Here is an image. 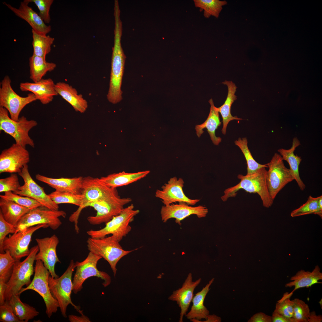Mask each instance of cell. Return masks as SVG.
I'll return each instance as SVG.
<instances>
[{
	"label": "cell",
	"mask_w": 322,
	"mask_h": 322,
	"mask_svg": "<svg viewBox=\"0 0 322 322\" xmlns=\"http://www.w3.org/2000/svg\"><path fill=\"white\" fill-rule=\"evenodd\" d=\"M267 172L266 168L263 167L251 174L245 175L239 174L237 177L240 180V182L233 186L226 189L224 192V195L221 197L222 200L225 202L230 197H235L237 192L242 189L249 193H257L260 196L264 207L267 208L271 207L273 200L270 195L267 187Z\"/></svg>",
	"instance_id": "1"
},
{
	"label": "cell",
	"mask_w": 322,
	"mask_h": 322,
	"mask_svg": "<svg viewBox=\"0 0 322 322\" xmlns=\"http://www.w3.org/2000/svg\"><path fill=\"white\" fill-rule=\"evenodd\" d=\"M122 33V28L119 26L114 28L109 88L107 95L108 101L114 104L120 102L122 99L121 88L126 56L121 44Z\"/></svg>",
	"instance_id": "2"
},
{
	"label": "cell",
	"mask_w": 322,
	"mask_h": 322,
	"mask_svg": "<svg viewBox=\"0 0 322 322\" xmlns=\"http://www.w3.org/2000/svg\"><path fill=\"white\" fill-rule=\"evenodd\" d=\"M81 194L83 199L80 205L71 215L69 220L74 224L75 232L78 233L79 228L78 220L82 210L90 203L104 199L119 195L116 188L110 187L100 178L88 176L83 177Z\"/></svg>",
	"instance_id": "3"
},
{
	"label": "cell",
	"mask_w": 322,
	"mask_h": 322,
	"mask_svg": "<svg viewBox=\"0 0 322 322\" xmlns=\"http://www.w3.org/2000/svg\"><path fill=\"white\" fill-rule=\"evenodd\" d=\"M38 251V246H35L30 249L29 254L24 260H16L5 292V301H9L13 295L18 294L23 286H27L31 283V277L34 271L33 264Z\"/></svg>",
	"instance_id": "4"
},
{
	"label": "cell",
	"mask_w": 322,
	"mask_h": 322,
	"mask_svg": "<svg viewBox=\"0 0 322 322\" xmlns=\"http://www.w3.org/2000/svg\"><path fill=\"white\" fill-rule=\"evenodd\" d=\"M86 242L89 252L101 256L108 261L114 276L117 270L116 265L118 261L123 256L136 250H125L119 242L112 235L99 238L90 237Z\"/></svg>",
	"instance_id": "5"
},
{
	"label": "cell",
	"mask_w": 322,
	"mask_h": 322,
	"mask_svg": "<svg viewBox=\"0 0 322 322\" xmlns=\"http://www.w3.org/2000/svg\"><path fill=\"white\" fill-rule=\"evenodd\" d=\"M139 212L138 210L134 209V205L131 204L124 208L119 214L106 223L103 228L97 230H90L86 233L90 237L94 238L104 237L111 234L120 242L131 231V227L130 224Z\"/></svg>",
	"instance_id": "6"
},
{
	"label": "cell",
	"mask_w": 322,
	"mask_h": 322,
	"mask_svg": "<svg viewBox=\"0 0 322 322\" xmlns=\"http://www.w3.org/2000/svg\"><path fill=\"white\" fill-rule=\"evenodd\" d=\"M76 268L75 263L71 260L67 269L60 277L54 278L49 276V285L51 293L53 297L58 301L61 312L63 316L67 318V308L71 304L78 312L80 307L72 303L71 294L73 290L72 276L73 272Z\"/></svg>",
	"instance_id": "7"
},
{
	"label": "cell",
	"mask_w": 322,
	"mask_h": 322,
	"mask_svg": "<svg viewBox=\"0 0 322 322\" xmlns=\"http://www.w3.org/2000/svg\"><path fill=\"white\" fill-rule=\"evenodd\" d=\"M38 124L33 120H28L24 116L19 117L17 121L12 119L9 116L8 112L0 106V130L3 131L14 139L16 143L26 148L28 145L34 148L33 140L29 135V131Z\"/></svg>",
	"instance_id": "8"
},
{
	"label": "cell",
	"mask_w": 322,
	"mask_h": 322,
	"mask_svg": "<svg viewBox=\"0 0 322 322\" xmlns=\"http://www.w3.org/2000/svg\"><path fill=\"white\" fill-rule=\"evenodd\" d=\"M34 267L35 274L32 281L25 288H22L18 295L28 290H32L38 293L43 298L46 307V312L50 318L56 313L59 306L57 301L52 295L48 283L50 274L48 270L40 260H36Z\"/></svg>",
	"instance_id": "9"
},
{
	"label": "cell",
	"mask_w": 322,
	"mask_h": 322,
	"mask_svg": "<svg viewBox=\"0 0 322 322\" xmlns=\"http://www.w3.org/2000/svg\"><path fill=\"white\" fill-rule=\"evenodd\" d=\"M102 258L89 252L86 258L81 262L75 263L76 271L72 281V291L77 294L83 288L84 282L88 278L95 276L103 281V285L106 287L111 282L110 276L106 273L98 270L97 264Z\"/></svg>",
	"instance_id": "10"
},
{
	"label": "cell",
	"mask_w": 322,
	"mask_h": 322,
	"mask_svg": "<svg viewBox=\"0 0 322 322\" xmlns=\"http://www.w3.org/2000/svg\"><path fill=\"white\" fill-rule=\"evenodd\" d=\"M11 83L9 77L6 75L0 83V106L7 109L12 119L17 121L24 107L37 99L32 93L25 97L20 96L12 88Z\"/></svg>",
	"instance_id": "11"
},
{
	"label": "cell",
	"mask_w": 322,
	"mask_h": 322,
	"mask_svg": "<svg viewBox=\"0 0 322 322\" xmlns=\"http://www.w3.org/2000/svg\"><path fill=\"white\" fill-rule=\"evenodd\" d=\"M131 201L130 198H121L118 195L90 203L87 207L93 208L97 212L95 215L88 217L87 220L93 225L106 223L119 214Z\"/></svg>",
	"instance_id": "12"
},
{
	"label": "cell",
	"mask_w": 322,
	"mask_h": 322,
	"mask_svg": "<svg viewBox=\"0 0 322 322\" xmlns=\"http://www.w3.org/2000/svg\"><path fill=\"white\" fill-rule=\"evenodd\" d=\"M66 216L64 211L39 207L31 210L22 217L16 227V232L40 224L47 225L52 230H56L62 223L59 217L65 218Z\"/></svg>",
	"instance_id": "13"
},
{
	"label": "cell",
	"mask_w": 322,
	"mask_h": 322,
	"mask_svg": "<svg viewBox=\"0 0 322 322\" xmlns=\"http://www.w3.org/2000/svg\"><path fill=\"white\" fill-rule=\"evenodd\" d=\"M279 154L275 153L270 162L267 163L269 170L267 174V183L270 195L274 200L276 195L294 178L289 169L285 166Z\"/></svg>",
	"instance_id": "14"
},
{
	"label": "cell",
	"mask_w": 322,
	"mask_h": 322,
	"mask_svg": "<svg viewBox=\"0 0 322 322\" xmlns=\"http://www.w3.org/2000/svg\"><path fill=\"white\" fill-rule=\"evenodd\" d=\"M48 227L46 224L38 225L10 235L3 242L4 251L8 250L16 260H20L30 253L29 246L33 233L39 229Z\"/></svg>",
	"instance_id": "15"
},
{
	"label": "cell",
	"mask_w": 322,
	"mask_h": 322,
	"mask_svg": "<svg viewBox=\"0 0 322 322\" xmlns=\"http://www.w3.org/2000/svg\"><path fill=\"white\" fill-rule=\"evenodd\" d=\"M18 174L23 179L24 184L14 193L33 199L40 203L42 206L49 209L59 210L58 205L46 193L44 188L38 185L32 178L29 171L27 164L23 167Z\"/></svg>",
	"instance_id": "16"
},
{
	"label": "cell",
	"mask_w": 322,
	"mask_h": 322,
	"mask_svg": "<svg viewBox=\"0 0 322 322\" xmlns=\"http://www.w3.org/2000/svg\"><path fill=\"white\" fill-rule=\"evenodd\" d=\"M30 160V154L26 148L13 143L0 155V173H18Z\"/></svg>",
	"instance_id": "17"
},
{
	"label": "cell",
	"mask_w": 322,
	"mask_h": 322,
	"mask_svg": "<svg viewBox=\"0 0 322 322\" xmlns=\"http://www.w3.org/2000/svg\"><path fill=\"white\" fill-rule=\"evenodd\" d=\"M184 182L181 178L174 177L171 178L167 183L161 187V190L157 189L155 196L161 199L164 205L167 206L173 203L184 202L189 205H195L199 199H191L185 194L183 190Z\"/></svg>",
	"instance_id": "18"
},
{
	"label": "cell",
	"mask_w": 322,
	"mask_h": 322,
	"mask_svg": "<svg viewBox=\"0 0 322 322\" xmlns=\"http://www.w3.org/2000/svg\"><path fill=\"white\" fill-rule=\"evenodd\" d=\"M35 241L38 251L35 256V260L41 261L54 278L59 277L55 272V266L58 262H61L56 253V248L59 240L55 234L50 237L36 238Z\"/></svg>",
	"instance_id": "19"
},
{
	"label": "cell",
	"mask_w": 322,
	"mask_h": 322,
	"mask_svg": "<svg viewBox=\"0 0 322 322\" xmlns=\"http://www.w3.org/2000/svg\"><path fill=\"white\" fill-rule=\"evenodd\" d=\"M208 212L205 206L199 205L192 207L187 203L181 202L162 206L160 214L162 221L166 222L171 218L175 219V222L180 225L181 221L191 215H196L199 218L205 217Z\"/></svg>",
	"instance_id": "20"
},
{
	"label": "cell",
	"mask_w": 322,
	"mask_h": 322,
	"mask_svg": "<svg viewBox=\"0 0 322 322\" xmlns=\"http://www.w3.org/2000/svg\"><path fill=\"white\" fill-rule=\"evenodd\" d=\"M192 274H188L181 287L173 292L168 299L176 302L181 309L179 322H183V316L187 313L193 297V292L201 281L199 278L193 281Z\"/></svg>",
	"instance_id": "21"
},
{
	"label": "cell",
	"mask_w": 322,
	"mask_h": 322,
	"mask_svg": "<svg viewBox=\"0 0 322 322\" xmlns=\"http://www.w3.org/2000/svg\"><path fill=\"white\" fill-rule=\"evenodd\" d=\"M3 4L11 10L16 16L26 21L32 29L41 34L47 35L51 30L50 25H47L38 13L29 6L25 0L21 2L18 8L4 2Z\"/></svg>",
	"instance_id": "22"
},
{
	"label": "cell",
	"mask_w": 322,
	"mask_h": 322,
	"mask_svg": "<svg viewBox=\"0 0 322 322\" xmlns=\"http://www.w3.org/2000/svg\"><path fill=\"white\" fill-rule=\"evenodd\" d=\"M53 80L50 78L43 79L36 82H23L20 83L19 88L23 92L30 91L35 95L37 100L43 104H47L52 102L55 96L58 95L55 88Z\"/></svg>",
	"instance_id": "23"
},
{
	"label": "cell",
	"mask_w": 322,
	"mask_h": 322,
	"mask_svg": "<svg viewBox=\"0 0 322 322\" xmlns=\"http://www.w3.org/2000/svg\"><path fill=\"white\" fill-rule=\"evenodd\" d=\"M35 178L37 180L47 184L55 191L81 194L83 178L82 177L54 178L37 174Z\"/></svg>",
	"instance_id": "24"
},
{
	"label": "cell",
	"mask_w": 322,
	"mask_h": 322,
	"mask_svg": "<svg viewBox=\"0 0 322 322\" xmlns=\"http://www.w3.org/2000/svg\"><path fill=\"white\" fill-rule=\"evenodd\" d=\"M55 88L58 95L69 103L75 111L81 113L86 111L88 106L87 102L72 86L60 82L55 84Z\"/></svg>",
	"instance_id": "25"
},
{
	"label": "cell",
	"mask_w": 322,
	"mask_h": 322,
	"mask_svg": "<svg viewBox=\"0 0 322 322\" xmlns=\"http://www.w3.org/2000/svg\"><path fill=\"white\" fill-rule=\"evenodd\" d=\"M214 278H212L202 290L193 296V303L190 311L185 316L191 321L196 322L202 319L206 320L209 315V312L204 305V301L209 291L210 286L213 283Z\"/></svg>",
	"instance_id": "26"
},
{
	"label": "cell",
	"mask_w": 322,
	"mask_h": 322,
	"mask_svg": "<svg viewBox=\"0 0 322 322\" xmlns=\"http://www.w3.org/2000/svg\"><path fill=\"white\" fill-rule=\"evenodd\" d=\"M290 280L292 281L287 283L285 286L286 287H294L293 290L291 292L292 294L299 288H309L315 284L321 283L318 281L322 280V273L319 266L316 265L311 272L302 270L298 271Z\"/></svg>",
	"instance_id": "27"
},
{
	"label": "cell",
	"mask_w": 322,
	"mask_h": 322,
	"mask_svg": "<svg viewBox=\"0 0 322 322\" xmlns=\"http://www.w3.org/2000/svg\"><path fill=\"white\" fill-rule=\"evenodd\" d=\"M300 145L299 141L296 137L293 139L291 148L288 149L281 148L278 150L283 160L287 161L290 166L291 172L300 190L303 191L306 186L301 179L299 173V168L302 161L300 157L295 155L294 151L296 148Z\"/></svg>",
	"instance_id": "28"
},
{
	"label": "cell",
	"mask_w": 322,
	"mask_h": 322,
	"mask_svg": "<svg viewBox=\"0 0 322 322\" xmlns=\"http://www.w3.org/2000/svg\"><path fill=\"white\" fill-rule=\"evenodd\" d=\"M210 105V111L208 118L202 124L196 125L195 129L198 137H200L203 133V129L206 128L209 134L213 143L215 145H218L222 140L219 137L215 135V131L221 124L219 117V112L217 107L214 104L213 100L211 99L209 101Z\"/></svg>",
	"instance_id": "29"
},
{
	"label": "cell",
	"mask_w": 322,
	"mask_h": 322,
	"mask_svg": "<svg viewBox=\"0 0 322 322\" xmlns=\"http://www.w3.org/2000/svg\"><path fill=\"white\" fill-rule=\"evenodd\" d=\"M145 171L134 173L122 171L113 173L100 178V180L108 186L114 188L126 185L145 177L150 173Z\"/></svg>",
	"instance_id": "30"
},
{
	"label": "cell",
	"mask_w": 322,
	"mask_h": 322,
	"mask_svg": "<svg viewBox=\"0 0 322 322\" xmlns=\"http://www.w3.org/2000/svg\"><path fill=\"white\" fill-rule=\"evenodd\" d=\"M0 208L5 220L16 227L22 217L32 210L2 198L0 199Z\"/></svg>",
	"instance_id": "31"
},
{
	"label": "cell",
	"mask_w": 322,
	"mask_h": 322,
	"mask_svg": "<svg viewBox=\"0 0 322 322\" xmlns=\"http://www.w3.org/2000/svg\"><path fill=\"white\" fill-rule=\"evenodd\" d=\"M222 83L227 86L228 94L224 103L220 107L217 108V109L222 118L223 126L222 132L223 134H225L227 126L230 121L233 120H239L242 119L237 116H233L230 112L231 106L234 101L237 99L236 96L235 95L237 87L231 81L225 80Z\"/></svg>",
	"instance_id": "32"
},
{
	"label": "cell",
	"mask_w": 322,
	"mask_h": 322,
	"mask_svg": "<svg viewBox=\"0 0 322 322\" xmlns=\"http://www.w3.org/2000/svg\"><path fill=\"white\" fill-rule=\"evenodd\" d=\"M16 261L8 250L0 253V301H5L4 295L7 283L13 271Z\"/></svg>",
	"instance_id": "33"
},
{
	"label": "cell",
	"mask_w": 322,
	"mask_h": 322,
	"mask_svg": "<svg viewBox=\"0 0 322 322\" xmlns=\"http://www.w3.org/2000/svg\"><path fill=\"white\" fill-rule=\"evenodd\" d=\"M30 78L34 82L42 79L48 72L53 70L56 66L53 63L49 62L43 58L33 55L29 59Z\"/></svg>",
	"instance_id": "34"
},
{
	"label": "cell",
	"mask_w": 322,
	"mask_h": 322,
	"mask_svg": "<svg viewBox=\"0 0 322 322\" xmlns=\"http://www.w3.org/2000/svg\"><path fill=\"white\" fill-rule=\"evenodd\" d=\"M9 301L15 314L21 322H27L39 313L34 307L22 302L18 294L13 295Z\"/></svg>",
	"instance_id": "35"
},
{
	"label": "cell",
	"mask_w": 322,
	"mask_h": 322,
	"mask_svg": "<svg viewBox=\"0 0 322 322\" xmlns=\"http://www.w3.org/2000/svg\"><path fill=\"white\" fill-rule=\"evenodd\" d=\"M33 54L46 60V55L51 51L54 38L49 35L39 33L32 29Z\"/></svg>",
	"instance_id": "36"
},
{
	"label": "cell",
	"mask_w": 322,
	"mask_h": 322,
	"mask_svg": "<svg viewBox=\"0 0 322 322\" xmlns=\"http://www.w3.org/2000/svg\"><path fill=\"white\" fill-rule=\"evenodd\" d=\"M193 2L195 7L199 8L200 11L204 10V16L207 18L211 16L218 18L222 7L227 4L225 1L219 0H194Z\"/></svg>",
	"instance_id": "37"
},
{
	"label": "cell",
	"mask_w": 322,
	"mask_h": 322,
	"mask_svg": "<svg viewBox=\"0 0 322 322\" xmlns=\"http://www.w3.org/2000/svg\"><path fill=\"white\" fill-rule=\"evenodd\" d=\"M234 143L240 149L246 160L247 164V174L253 173L263 167H268L267 164H260L254 159L248 148L246 138H239Z\"/></svg>",
	"instance_id": "38"
},
{
	"label": "cell",
	"mask_w": 322,
	"mask_h": 322,
	"mask_svg": "<svg viewBox=\"0 0 322 322\" xmlns=\"http://www.w3.org/2000/svg\"><path fill=\"white\" fill-rule=\"evenodd\" d=\"M51 199L56 204L67 203L79 207L82 203V194H75L69 192L55 191L48 194Z\"/></svg>",
	"instance_id": "39"
},
{
	"label": "cell",
	"mask_w": 322,
	"mask_h": 322,
	"mask_svg": "<svg viewBox=\"0 0 322 322\" xmlns=\"http://www.w3.org/2000/svg\"><path fill=\"white\" fill-rule=\"evenodd\" d=\"M0 197L12 201L30 210L42 206L40 203L33 199L20 196L11 191L4 192V195H0Z\"/></svg>",
	"instance_id": "40"
},
{
	"label": "cell",
	"mask_w": 322,
	"mask_h": 322,
	"mask_svg": "<svg viewBox=\"0 0 322 322\" xmlns=\"http://www.w3.org/2000/svg\"><path fill=\"white\" fill-rule=\"evenodd\" d=\"M320 197L315 198L309 196L306 202L292 211L290 213L291 216L293 217L311 214L317 215Z\"/></svg>",
	"instance_id": "41"
},
{
	"label": "cell",
	"mask_w": 322,
	"mask_h": 322,
	"mask_svg": "<svg viewBox=\"0 0 322 322\" xmlns=\"http://www.w3.org/2000/svg\"><path fill=\"white\" fill-rule=\"evenodd\" d=\"M292 294L285 293L276 304L274 312L289 318H293V304L290 298Z\"/></svg>",
	"instance_id": "42"
},
{
	"label": "cell",
	"mask_w": 322,
	"mask_h": 322,
	"mask_svg": "<svg viewBox=\"0 0 322 322\" xmlns=\"http://www.w3.org/2000/svg\"><path fill=\"white\" fill-rule=\"evenodd\" d=\"M292 300L294 302L293 318L295 322H308L310 311L308 304L297 298Z\"/></svg>",
	"instance_id": "43"
},
{
	"label": "cell",
	"mask_w": 322,
	"mask_h": 322,
	"mask_svg": "<svg viewBox=\"0 0 322 322\" xmlns=\"http://www.w3.org/2000/svg\"><path fill=\"white\" fill-rule=\"evenodd\" d=\"M28 3H33L37 7L39 13V15L45 24L50 23L51 19L50 15V7L54 1L53 0H25Z\"/></svg>",
	"instance_id": "44"
},
{
	"label": "cell",
	"mask_w": 322,
	"mask_h": 322,
	"mask_svg": "<svg viewBox=\"0 0 322 322\" xmlns=\"http://www.w3.org/2000/svg\"><path fill=\"white\" fill-rule=\"evenodd\" d=\"M17 174L12 173L6 178L0 179V192L4 193L11 191L14 193L20 186Z\"/></svg>",
	"instance_id": "45"
},
{
	"label": "cell",
	"mask_w": 322,
	"mask_h": 322,
	"mask_svg": "<svg viewBox=\"0 0 322 322\" xmlns=\"http://www.w3.org/2000/svg\"><path fill=\"white\" fill-rule=\"evenodd\" d=\"M0 321L21 322L15 314L8 301H5L3 304L0 305Z\"/></svg>",
	"instance_id": "46"
},
{
	"label": "cell",
	"mask_w": 322,
	"mask_h": 322,
	"mask_svg": "<svg viewBox=\"0 0 322 322\" xmlns=\"http://www.w3.org/2000/svg\"><path fill=\"white\" fill-rule=\"evenodd\" d=\"M16 232V227L6 221L0 211V252L4 253L3 243L7 236L9 233L13 234Z\"/></svg>",
	"instance_id": "47"
},
{
	"label": "cell",
	"mask_w": 322,
	"mask_h": 322,
	"mask_svg": "<svg viewBox=\"0 0 322 322\" xmlns=\"http://www.w3.org/2000/svg\"><path fill=\"white\" fill-rule=\"evenodd\" d=\"M248 322H272L271 316L260 312L254 315L248 320Z\"/></svg>",
	"instance_id": "48"
},
{
	"label": "cell",
	"mask_w": 322,
	"mask_h": 322,
	"mask_svg": "<svg viewBox=\"0 0 322 322\" xmlns=\"http://www.w3.org/2000/svg\"><path fill=\"white\" fill-rule=\"evenodd\" d=\"M81 314V316H77L74 315H70L68 316L69 320L71 322H90V319L83 313V311L80 310L78 312Z\"/></svg>",
	"instance_id": "49"
},
{
	"label": "cell",
	"mask_w": 322,
	"mask_h": 322,
	"mask_svg": "<svg viewBox=\"0 0 322 322\" xmlns=\"http://www.w3.org/2000/svg\"><path fill=\"white\" fill-rule=\"evenodd\" d=\"M272 322H295L293 318H289L273 312L271 316Z\"/></svg>",
	"instance_id": "50"
},
{
	"label": "cell",
	"mask_w": 322,
	"mask_h": 322,
	"mask_svg": "<svg viewBox=\"0 0 322 322\" xmlns=\"http://www.w3.org/2000/svg\"><path fill=\"white\" fill-rule=\"evenodd\" d=\"M308 322H321L322 321L321 315H317L315 311L310 312Z\"/></svg>",
	"instance_id": "51"
},
{
	"label": "cell",
	"mask_w": 322,
	"mask_h": 322,
	"mask_svg": "<svg viewBox=\"0 0 322 322\" xmlns=\"http://www.w3.org/2000/svg\"><path fill=\"white\" fill-rule=\"evenodd\" d=\"M206 321L204 322H220V318L214 315H209Z\"/></svg>",
	"instance_id": "52"
},
{
	"label": "cell",
	"mask_w": 322,
	"mask_h": 322,
	"mask_svg": "<svg viewBox=\"0 0 322 322\" xmlns=\"http://www.w3.org/2000/svg\"><path fill=\"white\" fill-rule=\"evenodd\" d=\"M317 215L321 218L322 217V196H320L318 203V210Z\"/></svg>",
	"instance_id": "53"
}]
</instances>
